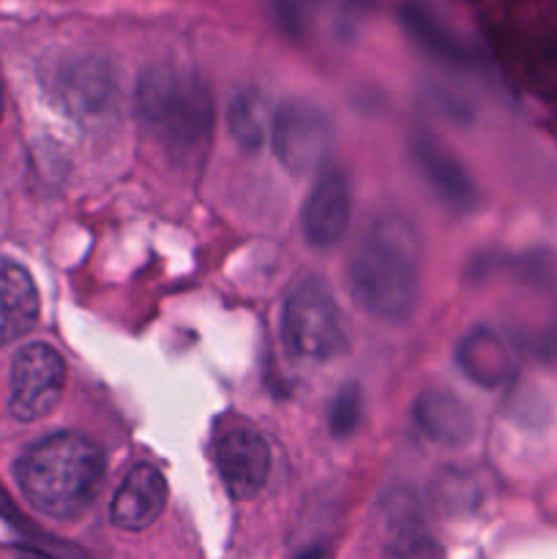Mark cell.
Returning <instances> with one entry per match:
<instances>
[{"label": "cell", "mask_w": 557, "mask_h": 559, "mask_svg": "<svg viewBox=\"0 0 557 559\" xmlns=\"http://www.w3.org/2000/svg\"><path fill=\"white\" fill-rule=\"evenodd\" d=\"M213 464L233 500H251L271 475V448L251 426H229L213 442Z\"/></svg>", "instance_id": "obj_8"}, {"label": "cell", "mask_w": 557, "mask_h": 559, "mask_svg": "<svg viewBox=\"0 0 557 559\" xmlns=\"http://www.w3.org/2000/svg\"><path fill=\"white\" fill-rule=\"evenodd\" d=\"M530 80L544 96L557 98V44H541L530 58Z\"/></svg>", "instance_id": "obj_20"}, {"label": "cell", "mask_w": 557, "mask_h": 559, "mask_svg": "<svg viewBox=\"0 0 557 559\" xmlns=\"http://www.w3.org/2000/svg\"><path fill=\"white\" fill-rule=\"evenodd\" d=\"M317 9H320V0H271L273 20H276L278 31L289 38L306 36Z\"/></svg>", "instance_id": "obj_19"}, {"label": "cell", "mask_w": 557, "mask_h": 559, "mask_svg": "<svg viewBox=\"0 0 557 559\" xmlns=\"http://www.w3.org/2000/svg\"><path fill=\"white\" fill-rule=\"evenodd\" d=\"M137 115L178 167L202 162L213 136V96L194 71L169 63L142 71Z\"/></svg>", "instance_id": "obj_3"}, {"label": "cell", "mask_w": 557, "mask_h": 559, "mask_svg": "<svg viewBox=\"0 0 557 559\" xmlns=\"http://www.w3.org/2000/svg\"><path fill=\"white\" fill-rule=\"evenodd\" d=\"M415 426L442 448H462L473 440L475 420L467 404L448 391H424L413 404Z\"/></svg>", "instance_id": "obj_13"}, {"label": "cell", "mask_w": 557, "mask_h": 559, "mask_svg": "<svg viewBox=\"0 0 557 559\" xmlns=\"http://www.w3.org/2000/svg\"><path fill=\"white\" fill-rule=\"evenodd\" d=\"M0 118H3V85H0Z\"/></svg>", "instance_id": "obj_23"}, {"label": "cell", "mask_w": 557, "mask_h": 559, "mask_svg": "<svg viewBox=\"0 0 557 559\" xmlns=\"http://www.w3.org/2000/svg\"><path fill=\"white\" fill-rule=\"evenodd\" d=\"M413 158L429 189L451 211H470L475 205V186L459 158L429 134L413 136Z\"/></svg>", "instance_id": "obj_11"}, {"label": "cell", "mask_w": 557, "mask_h": 559, "mask_svg": "<svg viewBox=\"0 0 557 559\" xmlns=\"http://www.w3.org/2000/svg\"><path fill=\"white\" fill-rule=\"evenodd\" d=\"M66 364L49 344H27L11 364L9 409L16 420L47 418L63 396Z\"/></svg>", "instance_id": "obj_6"}, {"label": "cell", "mask_w": 557, "mask_h": 559, "mask_svg": "<svg viewBox=\"0 0 557 559\" xmlns=\"http://www.w3.org/2000/svg\"><path fill=\"white\" fill-rule=\"evenodd\" d=\"M167 478L153 464H140L120 484L109 516H112L115 527L126 530V533H140L162 516L167 508Z\"/></svg>", "instance_id": "obj_10"}, {"label": "cell", "mask_w": 557, "mask_h": 559, "mask_svg": "<svg viewBox=\"0 0 557 559\" xmlns=\"http://www.w3.org/2000/svg\"><path fill=\"white\" fill-rule=\"evenodd\" d=\"M60 107L80 123H104L118 109V74L98 55H76L58 69Z\"/></svg>", "instance_id": "obj_7"}, {"label": "cell", "mask_w": 557, "mask_h": 559, "mask_svg": "<svg viewBox=\"0 0 557 559\" xmlns=\"http://www.w3.org/2000/svg\"><path fill=\"white\" fill-rule=\"evenodd\" d=\"M349 213H353V191L347 175L336 167L320 169L300 207V229L306 243L315 249H331L342 243L349 227Z\"/></svg>", "instance_id": "obj_9"}, {"label": "cell", "mask_w": 557, "mask_h": 559, "mask_svg": "<svg viewBox=\"0 0 557 559\" xmlns=\"http://www.w3.org/2000/svg\"><path fill=\"white\" fill-rule=\"evenodd\" d=\"M360 415H364V393L355 382L339 388L336 399L331 402V409H328V429L336 440H344V437L353 435L360 424Z\"/></svg>", "instance_id": "obj_18"}, {"label": "cell", "mask_w": 557, "mask_h": 559, "mask_svg": "<svg viewBox=\"0 0 557 559\" xmlns=\"http://www.w3.org/2000/svg\"><path fill=\"white\" fill-rule=\"evenodd\" d=\"M399 20H402V27L407 31V36L420 49H426L431 58L442 60L448 66H457V69H464V66L473 63V49L464 44V38H459L451 31V25L442 20L440 11L429 0H402V5H399Z\"/></svg>", "instance_id": "obj_12"}, {"label": "cell", "mask_w": 557, "mask_h": 559, "mask_svg": "<svg viewBox=\"0 0 557 559\" xmlns=\"http://www.w3.org/2000/svg\"><path fill=\"white\" fill-rule=\"evenodd\" d=\"M295 559H320V551L311 549V551H306V555H300V557H295Z\"/></svg>", "instance_id": "obj_22"}, {"label": "cell", "mask_w": 557, "mask_h": 559, "mask_svg": "<svg viewBox=\"0 0 557 559\" xmlns=\"http://www.w3.org/2000/svg\"><path fill=\"white\" fill-rule=\"evenodd\" d=\"M38 289L31 273L11 260H0V347L25 336L38 320Z\"/></svg>", "instance_id": "obj_15"}, {"label": "cell", "mask_w": 557, "mask_h": 559, "mask_svg": "<svg viewBox=\"0 0 557 559\" xmlns=\"http://www.w3.org/2000/svg\"><path fill=\"white\" fill-rule=\"evenodd\" d=\"M25 500L49 519H76L93 506L104 484L102 448L74 431L33 442L14 467Z\"/></svg>", "instance_id": "obj_2"}, {"label": "cell", "mask_w": 557, "mask_h": 559, "mask_svg": "<svg viewBox=\"0 0 557 559\" xmlns=\"http://www.w3.org/2000/svg\"><path fill=\"white\" fill-rule=\"evenodd\" d=\"M271 131L276 158L293 175L320 169L333 140V123L328 112L306 98H287L273 112Z\"/></svg>", "instance_id": "obj_5"}, {"label": "cell", "mask_w": 557, "mask_h": 559, "mask_svg": "<svg viewBox=\"0 0 557 559\" xmlns=\"http://www.w3.org/2000/svg\"><path fill=\"white\" fill-rule=\"evenodd\" d=\"M481 497L478 475L470 469H442L431 484V500L446 513H459L473 508Z\"/></svg>", "instance_id": "obj_17"}, {"label": "cell", "mask_w": 557, "mask_h": 559, "mask_svg": "<svg viewBox=\"0 0 557 559\" xmlns=\"http://www.w3.org/2000/svg\"><path fill=\"white\" fill-rule=\"evenodd\" d=\"M282 342L300 360H331L347 349L342 311L328 284L306 276L284 298Z\"/></svg>", "instance_id": "obj_4"}, {"label": "cell", "mask_w": 557, "mask_h": 559, "mask_svg": "<svg viewBox=\"0 0 557 559\" xmlns=\"http://www.w3.org/2000/svg\"><path fill=\"white\" fill-rule=\"evenodd\" d=\"M229 134L238 142L240 151L246 153H260V147L265 145L268 131L273 129V115L271 104L254 87H246L238 96L233 98L227 112Z\"/></svg>", "instance_id": "obj_16"}, {"label": "cell", "mask_w": 557, "mask_h": 559, "mask_svg": "<svg viewBox=\"0 0 557 559\" xmlns=\"http://www.w3.org/2000/svg\"><path fill=\"white\" fill-rule=\"evenodd\" d=\"M457 364L467 380L486 388V391L508 385L513 380V371H517L511 347L486 325L475 328L459 342Z\"/></svg>", "instance_id": "obj_14"}, {"label": "cell", "mask_w": 557, "mask_h": 559, "mask_svg": "<svg viewBox=\"0 0 557 559\" xmlns=\"http://www.w3.org/2000/svg\"><path fill=\"white\" fill-rule=\"evenodd\" d=\"M349 295L366 314L404 322L420 293V235L402 213H380L366 227L347 267Z\"/></svg>", "instance_id": "obj_1"}, {"label": "cell", "mask_w": 557, "mask_h": 559, "mask_svg": "<svg viewBox=\"0 0 557 559\" xmlns=\"http://www.w3.org/2000/svg\"><path fill=\"white\" fill-rule=\"evenodd\" d=\"M342 3L349 14H369L377 0H342Z\"/></svg>", "instance_id": "obj_21"}]
</instances>
